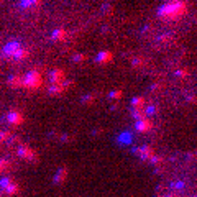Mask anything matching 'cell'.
<instances>
[{"mask_svg": "<svg viewBox=\"0 0 197 197\" xmlns=\"http://www.w3.org/2000/svg\"><path fill=\"white\" fill-rule=\"evenodd\" d=\"M186 4L184 2H166L158 8V15L161 18H176L186 13Z\"/></svg>", "mask_w": 197, "mask_h": 197, "instance_id": "1", "label": "cell"}, {"mask_svg": "<svg viewBox=\"0 0 197 197\" xmlns=\"http://www.w3.org/2000/svg\"><path fill=\"white\" fill-rule=\"evenodd\" d=\"M41 85V74L38 71H28L25 76H23V82H21V87L25 89H30V90H33V89H38Z\"/></svg>", "mask_w": 197, "mask_h": 197, "instance_id": "2", "label": "cell"}, {"mask_svg": "<svg viewBox=\"0 0 197 197\" xmlns=\"http://www.w3.org/2000/svg\"><path fill=\"white\" fill-rule=\"evenodd\" d=\"M17 155L20 156V158H23V160H26V161H35L36 160V155L33 153V150H30L28 146H25V145H18Z\"/></svg>", "mask_w": 197, "mask_h": 197, "instance_id": "3", "label": "cell"}, {"mask_svg": "<svg viewBox=\"0 0 197 197\" xmlns=\"http://www.w3.org/2000/svg\"><path fill=\"white\" fill-rule=\"evenodd\" d=\"M48 79H49V84H63L64 71L63 69H51L48 72Z\"/></svg>", "mask_w": 197, "mask_h": 197, "instance_id": "4", "label": "cell"}, {"mask_svg": "<svg viewBox=\"0 0 197 197\" xmlns=\"http://www.w3.org/2000/svg\"><path fill=\"white\" fill-rule=\"evenodd\" d=\"M20 43L18 41H12V43H7V44H5L4 46V49H2V56H7V58H12L13 54H15V53H17L18 49H20Z\"/></svg>", "mask_w": 197, "mask_h": 197, "instance_id": "5", "label": "cell"}, {"mask_svg": "<svg viewBox=\"0 0 197 197\" xmlns=\"http://www.w3.org/2000/svg\"><path fill=\"white\" fill-rule=\"evenodd\" d=\"M151 122L148 120V118H143V120H136L135 122V128L140 131V133H146V131L151 130Z\"/></svg>", "mask_w": 197, "mask_h": 197, "instance_id": "6", "label": "cell"}, {"mask_svg": "<svg viewBox=\"0 0 197 197\" xmlns=\"http://www.w3.org/2000/svg\"><path fill=\"white\" fill-rule=\"evenodd\" d=\"M138 155H140V158H141L143 161H150L153 156H155V153H153V148L151 146H141V148H138Z\"/></svg>", "mask_w": 197, "mask_h": 197, "instance_id": "7", "label": "cell"}, {"mask_svg": "<svg viewBox=\"0 0 197 197\" xmlns=\"http://www.w3.org/2000/svg\"><path fill=\"white\" fill-rule=\"evenodd\" d=\"M7 122H8L10 125H20V123L23 122V117H21L20 112L13 110V112H10L8 115H7Z\"/></svg>", "mask_w": 197, "mask_h": 197, "instance_id": "8", "label": "cell"}, {"mask_svg": "<svg viewBox=\"0 0 197 197\" xmlns=\"http://www.w3.org/2000/svg\"><path fill=\"white\" fill-rule=\"evenodd\" d=\"M95 61L97 63H100V64H105V63H109V61H112V53L110 51H100L99 54H97V58H95Z\"/></svg>", "mask_w": 197, "mask_h": 197, "instance_id": "9", "label": "cell"}, {"mask_svg": "<svg viewBox=\"0 0 197 197\" xmlns=\"http://www.w3.org/2000/svg\"><path fill=\"white\" fill-rule=\"evenodd\" d=\"M66 87V84H49L48 85V92L51 95H58V94L63 92V89Z\"/></svg>", "mask_w": 197, "mask_h": 197, "instance_id": "10", "label": "cell"}, {"mask_svg": "<svg viewBox=\"0 0 197 197\" xmlns=\"http://www.w3.org/2000/svg\"><path fill=\"white\" fill-rule=\"evenodd\" d=\"M66 176H67V169H66V168H61V169H59V171L54 174V184H61V182H64Z\"/></svg>", "mask_w": 197, "mask_h": 197, "instance_id": "11", "label": "cell"}, {"mask_svg": "<svg viewBox=\"0 0 197 197\" xmlns=\"http://www.w3.org/2000/svg\"><path fill=\"white\" fill-rule=\"evenodd\" d=\"M143 105H145V99L143 97H133V100H131V110H141Z\"/></svg>", "mask_w": 197, "mask_h": 197, "instance_id": "12", "label": "cell"}, {"mask_svg": "<svg viewBox=\"0 0 197 197\" xmlns=\"http://www.w3.org/2000/svg\"><path fill=\"white\" fill-rule=\"evenodd\" d=\"M7 82H8V85H12V87H18V85H21V82H23V77H20V76H12Z\"/></svg>", "mask_w": 197, "mask_h": 197, "instance_id": "13", "label": "cell"}, {"mask_svg": "<svg viewBox=\"0 0 197 197\" xmlns=\"http://www.w3.org/2000/svg\"><path fill=\"white\" fill-rule=\"evenodd\" d=\"M28 54H30V51H28V49H23V48H20V49H18L17 53L12 56V59H25Z\"/></svg>", "mask_w": 197, "mask_h": 197, "instance_id": "14", "label": "cell"}, {"mask_svg": "<svg viewBox=\"0 0 197 197\" xmlns=\"http://www.w3.org/2000/svg\"><path fill=\"white\" fill-rule=\"evenodd\" d=\"M17 192H18V186L15 182H12L7 189H4V194H7V196H13V194H17Z\"/></svg>", "mask_w": 197, "mask_h": 197, "instance_id": "15", "label": "cell"}, {"mask_svg": "<svg viewBox=\"0 0 197 197\" xmlns=\"http://www.w3.org/2000/svg\"><path fill=\"white\" fill-rule=\"evenodd\" d=\"M51 36L54 38V40H63L64 38V30H54Z\"/></svg>", "mask_w": 197, "mask_h": 197, "instance_id": "16", "label": "cell"}, {"mask_svg": "<svg viewBox=\"0 0 197 197\" xmlns=\"http://www.w3.org/2000/svg\"><path fill=\"white\" fill-rule=\"evenodd\" d=\"M12 182H13V181L10 179V177H2V191H4V189H7L10 184H12Z\"/></svg>", "mask_w": 197, "mask_h": 197, "instance_id": "17", "label": "cell"}, {"mask_svg": "<svg viewBox=\"0 0 197 197\" xmlns=\"http://www.w3.org/2000/svg\"><path fill=\"white\" fill-rule=\"evenodd\" d=\"M155 105H148V107H145V115H146V117H150V115H153V113H155Z\"/></svg>", "mask_w": 197, "mask_h": 197, "instance_id": "18", "label": "cell"}, {"mask_svg": "<svg viewBox=\"0 0 197 197\" xmlns=\"http://www.w3.org/2000/svg\"><path fill=\"white\" fill-rule=\"evenodd\" d=\"M120 95H122V90H112V92L109 94L110 99H118Z\"/></svg>", "mask_w": 197, "mask_h": 197, "instance_id": "19", "label": "cell"}, {"mask_svg": "<svg viewBox=\"0 0 197 197\" xmlns=\"http://www.w3.org/2000/svg\"><path fill=\"white\" fill-rule=\"evenodd\" d=\"M150 163L151 164H158V163H161V158L160 156H153V158L150 160Z\"/></svg>", "mask_w": 197, "mask_h": 197, "instance_id": "20", "label": "cell"}, {"mask_svg": "<svg viewBox=\"0 0 197 197\" xmlns=\"http://www.w3.org/2000/svg\"><path fill=\"white\" fill-rule=\"evenodd\" d=\"M82 59H84V54H76V56H74V61H76V63H79V61H82Z\"/></svg>", "mask_w": 197, "mask_h": 197, "instance_id": "21", "label": "cell"}, {"mask_svg": "<svg viewBox=\"0 0 197 197\" xmlns=\"http://www.w3.org/2000/svg\"><path fill=\"white\" fill-rule=\"evenodd\" d=\"M8 166H10V161H5V160H2V169L8 168Z\"/></svg>", "mask_w": 197, "mask_h": 197, "instance_id": "22", "label": "cell"}, {"mask_svg": "<svg viewBox=\"0 0 197 197\" xmlns=\"http://www.w3.org/2000/svg\"><path fill=\"white\" fill-rule=\"evenodd\" d=\"M8 136H10V133H8V131H7V133H5V131H2V140H4V141H5L7 138H8Z\"/></svg>", "mask_w": 197, "mask_h": 197, "instance_id": "23", "label": "cell"}, {"mask_svg": "<svg viewBox=\"0 0 197 197\" xmlns=\"http://www.w3.org/2000/svg\"><path fill=\"white\" fill-rule=\"evenodd\" d=\"M164 197H177L176 194H168V196H164Z\"/></svg>", "mask_w": 197, "mask_h": 197, "instance_id": "24", "label": "cell"}, {"mask_svg": "<svg viewBox=\"0 0 197 197\" xmlns=\"http://www.w3.org/2000/svg\"><path fill=\"white\" fill-rule=\"evenodd\" d=\"M194 197H197V196H194Z\"/></svg>", "mask_w": 197, "mask_h": 197, "instance_id": "25", "label": "cell"}]
</instances>
